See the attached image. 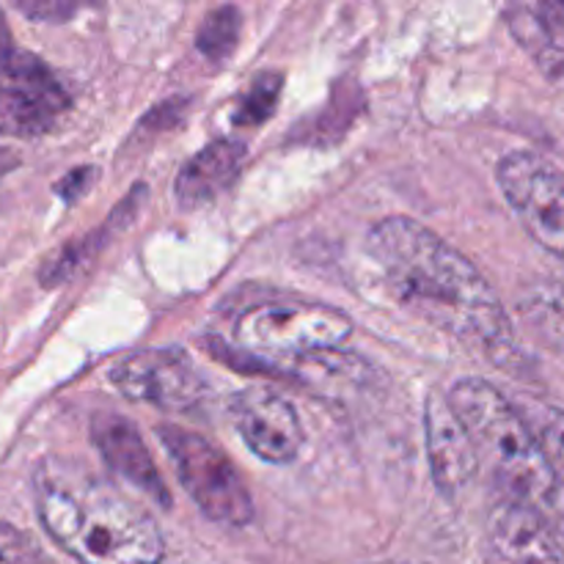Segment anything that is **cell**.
<instances>
[{
	"label": "cell",
	"mask_w": 564,
	"mask_h": 564,
	"mask_svg": "<svg viewBox=\"0 0 564 564\" xmlns=\"http://www.w3.org/2000/svg\"><path fill=\"white\" fill-rule=\"evenodd\" d=\"M281 94V75L279 72H268V75L257 77V83L251 86V91L242 97L240 108H237L235 121L240 127H257L273 113L275 102H279Z\"/></svg>",
	"instance_id": "obj_18"
},
{
	"label": "cell",
	"mask_w": 564,
	"mask_h": 564,
	"mask_svg": "<svg viewBox=\"0 0 564 564\" xmlns=\"http://www.w3.org/2000/svg\"><path fill=\"white\" fill-rule=\"evenodd\" d=\"M17 9L33 20H66L75 14V6L69 3H17Z\"/></svg>",
	"instance_id": "obj_20"
},
{
	"label": "cell",
	"mask_w": 564,
	"mask_h": 564,
	"mask_svg": "<svg viewBox=\"0 0 564 564\" xmlns=\"http://www.w3.org/2000/svg\"><path fill=\"white\" fill-rule=\"evenodd\" d=\"M496 176L534 242L564 268V171L538 152H512Z\"/></svg>",
	"instance_id": "obj_7"
},
{
	"label": "cell",
	"mask_w": 564,
	"mask_h": 564,
	"mask_svg": "<svg viewBox=\"0 0 564 564\" xmlns=\"http://www.w3.org/2000/svg\"><path fill=\"white\" fill-rule=\"evenodd\" d=\"M449 402L477 460L494 474L507 499L540 512L549 523H564V482L521 408L479 378L455 383Z\"/></svg>",
	"instance_id": "obj_3"
},
{
	"label": "cell",
	"mask_w": 564,
	"mask_h": 564,
	"mask_svg": "<svg viewBox=\"0 0 564 564\" xmlns=\"http://www.w3.org/2000/svg\"><path fill=\"white\" fill-rule=\"evenodd\" d=\"M523 416L564 482V411L556 405H545V402H534L523 411Z\"/></svg>",
	"instance_id": "obj_16"
},
{
	"label": "cell",
	"mask_w": 564,
	"mask_h": 564,
	"mask_svg": "<svg viewBox=\"0 0 564 564\" xmlns=\"http://www.w3.org/2000/svg\"><path fill=\"white\" fill-rule=\"evenodd\" d=\"M158 435L174 463L182 488L209 521L235 529L253 521L251 494L224 449L176 424H163Z\"/></svg>",
	"instance_id": "obj_5"
},
{
	"label": "cell",
	"mask_w": 564,
	"mask_h": 564,
	"mask_svg": "<svg viewBox=\"0 0 564 564\" xmlns=\"http://www.w3.org/2000/svg\"><path fill=\"white\" fill-rule=\"evenodd\" d=\"M17 165H20V158H17V152H11L9 147H3V143H0V180H3L9 171H14Z\"/></svg>",
	"instance_id": "obj_22"
},
{
	"label": "cell",
	"mask_w": 564,
	"mask_h": 564,
	"mask_svg": "<svg viewBox=\"0 0 564 564\" xmlns=\"http://www.w3.org/2000/svg\"><path fill=\"white\" fill-rule=\"evenodd\" d=\"M352 319L325 303L273 301L246 308L235 319L231 339L240 350L259 358L323 356L345 345Z\"/></svg>",
	"instance_id": "obj_4"
},
{
	"label": "cell",
	"mask_w": 564,
	"mask_h": 564,
	"mask_svg": "<svg viewBox=\"0 0 564 564\" xmlns=\"http://www.w3.org/2000/svg\"><path fill=\"white\" fill-rule=\"evenodd\" d=\"M518 312L540 341L564 358V281L534 279L518 295Z\"/></svg>",
	"instance_id": "obj_15"
},
{
	"label": "cell",
	"mask_w": 564,
	"mask_h": 564,
	"mask_svg": "<svg viewBox=\"0 0 564 564\" xmlns=\"http://www.w3.org/2000/svg\"><path fill=\"white\" fill-rule=\"evenodd\" d=\"M110 383L132 402L160 411H191L207 394V383L182 350H143L110 369Z\"/></svg>",
	"instance_id": "obj_8"
},
{
	"label": "cell",
	"mask_w": 564,
	"mask_h": 564,
	"mask_svg": "<svg viewBox=\"0 0 564 564\" xmlns=\"http://www.w3.org/2000/svg\"><path fill=\"white\" fill-rule=\"evenodd\" d=\"M69 110V94L55 72L11 39L0 11V135L36 138Z\"/></svg>",
	"instance_id": "obj_6"
},
{
	"label": "cell",
	"mask_w": 564,
	"mask_h": 564,
	"mask_svg": "<svg viewBox=\"0 0 564 564\" xmlns=\"http://www.w3.org/2000/svg\"><path fill=\"white\" fill-rule=\"evenodd\" d=\"M242 160H246V143L237 138H220L193 154L176 176L174 191L182 207H198V204L213 202L240 174Z\"/></svg>",
	"instance_id": "obj_13"
},
{
	"label": "cell",
	"mask_w": 564,
	"mask_h": 564,
	"mask_svg": "<svg viewBox=\"0 0 564 564\" xmlns=\"http://www.w3.org/2000/svg\"><path fill=\"white\" fill-rule=\"evenodd\" d=\"M372 564H397V562H372Z\"/></svg>",
	"instance_id": "obj_23"
},
{
	"label": "cell",
	"mask_w": 564,
	"mask_h": 564,
	"mask_svg": "<svg viewBox=\"0 0 564 564\" xmlns=\"http://www.w3.org/2000/svg\"><path fill=\"white\" fill-rule=\"evenodd\" d=\"M424 433H427V455L435 485L446 499H455L477 471L479 460L468 433L463 430L449 394L430 391L424 402Z\"/></svg>",
	"instance_id": "obj_11"
},
{
	"label": "cell",
	"mask_w": 564,
	"mask_h": 564,
	"mask_svg": "<svg viewBox=\"0 0 564 564\" xmlns=\"http://www.w3.org/2000/svg\"><path fill=\"white\" fill-rule=\"evenodd\" d=\"M235 424L248 449L273 466L292 463L303 449V427L295 408L275 391L253 386L235 397Z\"/></svg>",
	"instance_id": "obj_9"
},
{
	"label": "cell",
	"mask_w": 564,
	"mask_h": 564,
	"mask_svg": "<svg viewBox=\"0 0 564 564\" xmlns=\"http://www.w3.org/2000/svg\"><path fill=\"white\" fill-rule=\"evenodd\" d=\"M507 22L540 69L554 80H564V3L516 6Z\"/></svg>",
	"instance_id": "obj_14"
},
{
	"label": "cell",
	"mask_w": 564,
	"mask_h": 564,
	"mask_svg": "<svg viewBox=\"0 0 564 564\" xmlns=\"http://www.w3.org/2000/svg\"><path fill=\"white\" fill-rule=\"evenodd\" d=\"M44 532L80 564H160L163 534L141 505L99 474L69 460H44L33 474Z\"/></svg>",
	"instance_id": "obj_2"
},
{
	"label": "cell",
	"mask_w": 564,
	"mask_h": 564,
	"mask_svg": "<svg viewBox=\"0 0 564 564\" xmlns=\"http://www.w3.org/2000/svg\"><path fill=\"white\" fill-rule=\"evenodd\" d=\"M91 176H94V169H77V171H72L69 176H64V182H61L55 191H58L66 202H75V198L80 196L88 185H91Z\"/></svg>",
	"instance_id": "obj_21"
},
{
	"label": "cell",
	"mask_w": 564,
	"mask_h": 564,
	"mask_svg": "<svg viewBox=\"0 0 564 564\" xmlns=\"http://www.w3.org/2000/svg\"><path fill=\"white\" fill-rule=\"evenodd\" d=\"M369 251L411 312L499 367L516 358L505 303L482 270L452 242L408 215H389L369 231Z\"/></svg>",
	"instance_id": "obj_1"
},
{
	"label": "cell",
	"mask_w": 564,
	"mask_h": 564,
	"mask_svg": "<svg viewBox=\"0 0 564 564\" xmlns=\"http://www.w3.org/2000/svg\"><path fill=\"white\" fill-rule=\"evenodd\" d=\"M488 564H564V549L540 512L505 499L485 523Z\"/></svg>",
	"instance_id": "obj_10"
},
{
	"label": "cell",
	"mask_w": 564,
	"mask_h": 564,
	"mask_svg": "<svg viewBox=\"0 0 564 564\" xmlns=\"http://www.w3.org/2000/svg\"><path fill=\"white\" fill-rule=\"evenodd\" d=\"M237 36H240V14L231 6H224V9H215L207 14L196 36V47L209 61H224L235 50Z\"/></svg>",
	"instance_id": "obj_17"
},
{
	"label": "cell",
	"mask_w": 564,
	"mask_h": 564,
	"mask_svg": "<svg viewBox=\"0 0 564 564\" xmlns=\"http://www.w3.org/2000/svg\"><path fill=\"white\" fill-rule=\"evenodd\" d=\"M0 564H39L33 540L3 521H0Z\"/></svg>",
	"instance_id": "obj_19"
},
{
	"label": "cell",
	"mask_w": 564,
	"mask_h": 564,
	"mask_svg": "<svg viewBox=\"0 0 564 564\" xmlns=\"http://www.w3.org/2000/svg\"><path fill=\"white\" fill-rule=\"evenodd\" d=\"M94 444L102 452L108 466L116 474H121L127 482L143 490L160 507L171 505L169 488H165L158 466L152 463V455H149L141 433L127 419H121L119 413H102V416L94 419Z\"/></svg>",
	"instance_id": "obj_12"
}]
</instances>
